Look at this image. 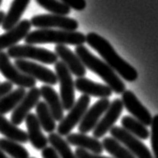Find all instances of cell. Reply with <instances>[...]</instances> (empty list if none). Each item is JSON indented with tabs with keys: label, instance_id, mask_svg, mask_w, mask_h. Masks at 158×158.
<instances>
[{
	"label": "cell",
	"instance_id": "cell-1",
	"mask_svg": "<svg viewBox=\"0 0 158 158\" xmlns=\"http://www.w3.org/2000/svg\"><path fill=\"white\" fill-rule=\"evenodd\" d=\"M85 36L86 43L94 50H96L99 55L104 59L105 63L109 65L124 80L133 82L138 78L137 70L122 57H120L115 51V49L112 47V45L105 38H103L102 36L95 32H90Z\"/></svg>",
	"mask_w": 158,
	"mask_h": 158
},
{
	"label": "cell",
	"instance_id": "cell-2",
	"mask_svg": "<svg viewBox=\"0 0 158 158\" xmlns=\"http://www.w3.org/2000/svg\"><path fill=\"white\" fill-rule=\"evenodd\" d=\"M75 54L81 60L85 68L97 74L106 83V85L110 87L112 92L122 94L126 90L125 83L122 81V79L119 77L118 74L104 61L93 55L84 45L76 46Z\"/></svg>",
	"mask_w": 158,
	"mask_h": 158
},
{
	"label": "cell",
	"instance_id": "cell-3",
	"mask_svg": "<svg viewBox=\"0 0 158 158\" xmlns=\"http://www.w3.org/2000/svg\"><path fill=\"white\" fill-rule=\"evenodd\" d=\"M26 44L54 43L56 45H83L86 42V36L79 31L54 30V29H38L29 32L25 36Z\"/></svg>",
	"mask_w": 158,
	"mask_h": 158
},
{
	"label": "cell",
	"instance_id": "cell-4",
	"mask_svg": "<svg viewBox=\"0 0 158 158\" xmlns=\"http://www.w3.org/2000/svg\"><path fill=\"white\" fill-rule=\"evenodd\" d=\"M7 55L14 59H32L44 64H55L58 56L55 53L42 47H36L31 44L14 45L8 48Z\"/></svg>",
	"mask_w": 158,
	"mask_h": 158
},
{
	"label": "cell",
	"instance_id": "cell-5",
	"mask_svg": "<svg viewBox=\"0 0 158 158\" xmlns=\"http://www.w3.org/2000/svg\"><path fill=\"white\" fill-rule=\"evenodd\" d=\"M55 74L60 84V99L64 110H70L75 103V86L71 72L62 61H57L55 65Z\"/></svg>",
	"mask_w": 158,
	"mask_h": 158
},
{
	"label": "cell",
	"instance_id": "cell-6",
	"mask_svg": "<svg viewBox=\"0 0 158 158\" xmlns=\"http://www.w3.org/2000/svg\"><path fill=\"white\" fill-rule=\"evenodd\" d=\"M90 103V97L87 95H81L74 105L70 108L69 113L60 121L57 128V134L60 136L68 135L84 116L85 112L88 109Z\"/></svg>",
	"mask_w": 158,
	"mask_h": 158
},
{
	"label": "cell",
	"instance_id": "cell-7",
	"mask_svg": "<svg viewBox=\"0 0 158 158\" xmlns=\"http://www.w3.org/2000/svg\"><path fill=\"white\" fill-rule=\"evenodd\" d=\"M31 26L38 29L58 28L59 30L76 31L79 24L75 19L57 14H40L33 16L30 20Z\"/></svg>",
	"mask_w": 158,
	"mask_h": 158
},
{
	"label": "cell",
	"instance_id": "cell-8",
	"mask_svg": "<svg viewBox=\"0 0 158 158\" xmlns=\"http://www.w3.org/2000/svg\"><path fill=\"white\" fill-rule=\"evenodd\" d=\"M0 72L8 82L21 88H32L36 85L35 79L22 73L14 64H12L9 56L4 51H0Z\"/></svg>",
	"mask_w": 158,
	"mask_h": 158
},
{
	"label": "cell",
	"instance_id": "cell-9",
	"mask_svg": "<svg viewBox=\"0 0 158 158\" xmlns=\"http://www.w3.org/2000/svg\"><path fill=\"white\" fill-rule=\"evenodd\" d=\"M109 131L112 137L124 145L135 158H153L146 145L122 127L113 126Z\"/></svg>",
	"mask_w": 158,
	"mask_h": 158
},
{
	"label": "cell",
	"instance_id": "cell-10",
	"mask_svg": "<svg viewBox=\"0 0 158 158\" xmlns=\"http://www.w3.org/2000/svg\"><path fill=\"white\" fill-rule=\"evenodd\" d=\"M14 65L22 73L32 77L35 80L46 83V85H56L58 83L57 76L51 69L43 65L37 64L25 59H15Z\"/></svg>",
	"mask_w": 158,
	"mask_h": 158
},
{
	"label": "cell",
	"instance_id": "cell-11",
	"mask_svg": "<svg viewBox=\"0 0 158 158\" xmlns=\"http://www.w3.org/2000/svg\"><path fill=\"white\" fill-rule=\"evenodd\" d=\"M123 110V104L121 99L116 98L113 101L110 102V105L108 109L105 111L103 117L99 120L97 125L93 129L94 138H101L106 133L113 127L114 123L117 121L119 116L121 115Z\"/></svg>",
	"mask_w": 158,
	"mask_h": 158
},
{
	"label": "cell",
	"instance_id": "cell-12",
	"mask_svg": "<svg viewBox=\"0 0 158 158\" xmlns=\"http://www.w3.org/2000/svg\"><path fill=\"white\" fill-rule=\"evenodd\" d=\"M123 107L126 108V110L129 112L130 114L135 119L138 120L145 126H150L152 122V116L146 108H145L142 103H141L138 98L136 97V95L130 90H125L122 93L121 98Z\"/></svg>",
	"mask_w": 158,
	"mask_h": 158
},
{
	"label": "cell",
	"instance_id": "cell-13",
	"mask_svg": "<svg viewBox=\"0 0 158 158\" xmlns=\"http://www.w3.org/2000/svg\"><path fill=\"white\" fill-rule=\"evenodd\" d=\"M110 105V100L108 98H101L98 100L95 104L90 108L87 109L84 116L79 122L78 130L79 133H86L90 132L94 129V127L97 125V123L100 120V117L105 113V111L108 109Z\"/></svg>",
	"mask_w": 158,
	"mask_h": 158
},
{
	"label": "cell",
	"instance_id": "cell-14",
	"mask_svg": "<svg viewBox=\"0 0 158 158\" xmlns=\"http://www.w3.org/2000/svg\"><path fill=\"white\" fill-rule=\"evenodd\" d=\"M40 96V89H38L37 87L30 88V90L26 92L25 96L22 98V100L14 108L11 114V122L16 126L21 124L25 120L30 110L39 102Z\"/></svg>",
	"mask_w": 158,
	"mask_h": 158
},
{
	"label": "cell",
	"instance_id": "cell-15",
	"mask_svg": "<svg viewBox=\"0 0 158 158\" xmlns=\"http://www.w3.org/2000/svg\"><path fill=\"white\" fill-rule=\"evenodd\" d=\"M30 20L24 19L22 21H19L17 25H15L12 29L6 31V33L0 35V51L14 46L20 40L24 39L30 32Z\"/></svg>",
	"mask_w": 158,
	"mask_h": 158
},
{
	"label": "cell",
	"instance_id": "cell-16",
	"mask_svg": "<svg viewBox=\"0 0 158 158\" xmlns=\"http://www.w3.org/2000/svg\"><path fill=\"white\" fill-rule=\"evenodd\" d=\"M55 54L61 58V61L66 65L69 71L75 76L84 77L86 74V68L83 65L81 60L73 51L66 46V45H56Z\"/></svg>",
	"mask_w": 158,
	"mask_h": 158
},
{
	"label": "cell",
	"instance_id": "cell-17",
	"mask_svg": "<svg viewBox=\"0 0 158 158\" xmlns=\"http://www.w3.org/2000/svg\"><path fill=\"white\" fill-rule=\"evenodd\" d=\"M74 86L79 92L89 97L94 96L99 98H108L112 95V90L109 86L96 83L85 77H78L74 81Z\"/></svg>",
	"mask_w": 158,
	"mask_h": 158
},
{
	"label": "cell",
	"instance_id": "cell-18",
	"mask_svg": "<svg viewBox=\"0 0 158 158\" xmlns=\"http://www.w3.org/2000/svg\"><path fill=\"white\" fill-rule=\"evenodd\" d=\"M25 122L27 127L28 141L36 150H43L45 147H47L48 139L41 130V126L36 115L29 113L25 118Z\"/></svg>",
	"mask_w": 158,
	"mask_h": 158
},
{
	"label": "cell",
	"instance_id": "cell-19",
	"mask_svg": "<svg viewBox=\"0 0 158 158\" xmlns=\"http://www.w3.org/2000/svg\"><path fill=\"white\" fill-rule=\"evenodd\" d=\"M65 140L70 145H74L94 154H101L103 152V146L100 141L83 133H69L66 135Z\"/></svg>",
	"mask_w": 158,
	"mask_h": 158
},
{
	"label": "cell",
	"instance_id": "cell-20",
	"mask_svg": "<svg viewBox=\"0 0 158 158\" xmlns=\"http://www.w3.org/2000/svg\"><path fill=\"white\" fill-rule=\"evenodd\" d=\"M40 95L43 97L48 109L55 121H61L64 118V109L62 106L60 96L50 85H43L40 88Z\"/></svg>",
	"mask_w": 158,
	"mask_h": 158
},
{
	"label": "cell",
	"instance_id": "cell-21",
	"mask_svg": "<svg viewBox=\"0 0 158 158\" xmlns=\"http://www.w3.org/2000/svg\"><path fill=\"white\" fill-rule=\"evenodd\" d=\"M29 3H30V0H13L12 1L9 10L4 16L1 24L3 30L8 31L15 25H17Z\"/></svg>",
	"mask_w": 158,
	"mask_h": 158
},
{
	"label": "cell",
	"instance_id": "cell-22",
	"mask_svg": "<svg viewBox=\"0 0 158 158\" xmlns=\"http://www.w3.org/2000/svg\"><path fill=\"white\" fill-rule=\"evenodd\" d=\"M0 133L9 139L20 144L28 142L27 132L20 129L9 120H7L3 115H0Z\"/></svg>",
	"mask_w": 158,
	"mask_h": 158
},
{
	"label": "cell",
	"instance_id": "cell-23",
	"mask_svg": "<svg viewBox=\"0 0 158 158\" xmlns=\"http://www.w3.org/2000/svg\"><path fill=\"white\" fill-rule=\"evenodd\" d=\"M36 117L38 119L41 128L45 132L50 134L56 129L55 120L44 101H39L36 104Z\"/></svg>",
	"mask_w": 158,
	"mask_h": 158
},
{
	"label": "cell",
	"instance_id": "cell-24",
	"mask_svg": "<svg viewBox=\"0 0 158 158\" xmlns=\"http://www.w3.org/2000/svg\"><path fill=\"white\" fill-rule=\"evenodd\" d=\"M121 125L123 129H125L138 139L145 140L150 136V132L147 129V127L131 116H124L121 119Z\"/></svg>",
	"mask_w": 158,
	"mask_h": 158
},
{
	"label": "cell",
	"instance_id": "cell-25",
	"mask_svg": "<svg viewBox=\"0 0 158 158\" xmlns=\"http://www.w3.org/2000/svg\"><path fill=\"white\" fill-rule=\"evenodd\" d=\"M25 88H21V87H18L17 89L11 90L9 93H7L0 100V115H4L11 110H14V108L25 96Z\"/></svg>",
	"mask_w": 158,
	"mask_h": 158
},
{
	"label": "cell",
	"instance_id": "cell-26",
	"mask_svg": "<svg viewBox=\"0 0 158 158\" xmlns=\"http://www.w3.org/2000/svg\"><path fill=\"white\" fill-rule=\"evenodd\" d=\"M101 143L103 150H106L113 158H135L124 145L113 137H105Z\"/></svg>",
	"mask_w": 158,
	"mask_h": 158
},
{
	"label": "cell",
	"instance_id": "cell-27",
	"mask_svg": "<svg viewBox=\"0 0 158 158\" xmlns=\"http://www.w3.org/2000/svg\"><path fill=\"white\" fill-rule=\"evenodd\" d=\"M48 143L51 144V147L57 152L59 158H77L69 144L66 142V140L62 138V136L58 135L57 133H50L47 137Z\"/></svg>",
	"mask_w": 158,
	"mask_h": 158
},
{
	"label": "cell",
	"instance_id": "cell-28",
	"mask_svg": "<svg viewBox=\"0 0 158 158\" xmlns=\"http://www.w3.org/2000/svg\"><path fill=\"white\" fill-rule=\"evenodd\" d=\"M0 150L6 152L12 158H29V152L22 144L6 138L0 139Z\"/></svg>",
	"mask_w": 158,
	"mask_h": 158
},
{
	"label": "cell",
	"instance_id": "cell-29",
	"mask_svg": "<svg viewBox=\"0 0 158 158\" xmlns=\"http://www.w3.org/2000/svg\"><path fill=\"white\" fill-rule=\"evenodd\" d=\"M38 5L45 10L51 12V14L66 16L70 13L71 9L59 0H35Z\"/></svg>",
	"mask_w": 158,
	"mask_h": 158
},
{
	"label": "cell",
	"instance_id": "cell-30",
	"mask_svg": "<svg viewBox=\"0 0 158 158\" xmlns=\"http://www.w3.org/2000/svg\"><path fill=\"white\" fill-rule=\"evenodd\" d=\"M151 126V146L153 150V158H158V114L152 118Z\"/></svg>",
	"mask_w": 158,
	"mask_h": 158
},
{
	"label": "cell",
	"instance_id": "cell-31",
	"mask_svg": "<svg viewBox=\"0 0 158 158\" xmlns=\"http://www.w3.org/2000/svg\"><path fill=\"white\" fill-rule=\"evenodd\" d=\"M65 5H67L70 9H74L77 11H82L86 8V1L85 0H59Z\"/></svg>",
	"mask_w": 158,
	"mask_h": 158
},
{
	"label": "cell",
	"instance_id": "cell-32",
	"mask_svg": "<svg viewBox=\"0 0 158 158\" xmlns=\"http://www.w3.org/2000/svg\"><path fill=\"white\" fill-rule=\"evenodd\" d=\"M75 155L77 158H110L106 156H102L100 154H94L89 151H86L84 149L77 148L75 150Z\"/></svg>",
	"mask_w": 158,
	"mask_h": 158
},
{
	"label": "cell",
	"instance_id": "cell-33",
	"mask_svg": "<svg viewBox=\"0 0 158 158\" xmlns=\"http://www.w3.org/2000/svg\"><path fill=\"white\" fill-rule=\"evenodd\" d=\"M13 88V84L8 81L0 83V100L5 96L7 93H9Z\"/></svg>",
	"mask_w": 158,
	"mask_h": 158
},
{
	"label": "cell",
	"instance_id": "cell-34",
	"mask_svg": "<svg viewBox=\"0 0 158 158\" xmlns=\"http://www.w3.org/2000/svg\"><path fill=\"white\" fill-rule=\"evenodd\" d=\"M41 155H42L43 158H59L57 152L51 146L45 147L42 150V152H41Z\"/></svg>",
	"mask_w": 158,
	"mask_h": 158
},
{
	"label": "cell",
	"instance_id": "cell-35",
	"mask_svg": "<svg viewBox=\"0 0 158 158\" xmlns=\"http://www.w3.org/2000/svg\"><path fill=\"white\" fill-rule=\"evenodd\" d=\"M4 16H5V12L4 11H0V25L2 24V21L4 19Z\"/></svg>",
	"mask_w": 158,
	"mask_h": 158
},
{
	"label": "cell",
	"instance_id": "cell-36",
	"mask_svg": "<svg viewBox=\"0 0 158 158\" xmlns=\"http://www.w3.org/2000/svg\"><path fill=\"white\" fill-rule=\"evenodd\" d=\"M0 158H9V157L6 156V154L2 150H0Z\"/></svg>",
	"mask_w": 158,
	"mask_h": 158
},
{
	"label": "cell",
	"instance_id": "cell-37",
	"mask_svg": "<svg viewBox=\"0 0 158 158\" xmlns=\"http://www.w3.org/2000/svg\"><path fill=\"white\" fill-rule=\"evenodd\" d=\"M1 4H2V0H0V6H1Z\"/></svg>",
	"mask_w": 158,
	"mask_h": 158
},
{
	"label": "cell",
	"instance_id": "cell-38",
	"mask_svg": "<svg viewBox=\"0 0 158 158\" xmlns=\"http://www.w3.org/2000/svg\"><path fill=\"white\" fill-rule=\"evenodd\" d=\"M31 158H35V157H31Z\"/></svg>",
	"mask_w": 158,
	"mask_h": 158
}]
</instances>
